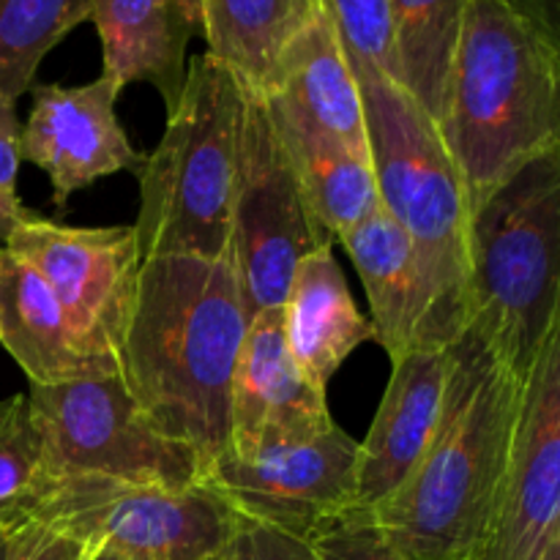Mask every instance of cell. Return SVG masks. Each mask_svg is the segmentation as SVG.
<instances>
[{
    "instance_id": "1",
    "label": "cell",
    "mask_w": 560,
    "mask_h": 560,
    "mask_svg": "<svg viewBox=\"0 0 560 560\" xmlns=\"http://www.w3.org/2000/svg\"><path fill=\"white\" fill-rule=\"evenodd\" d=\"M246 326L228 257L142 260L118 375L151 424L191 448L202 468L228 446L230 383Z\"/></svg>"
},
{
    "instance_id": "2",
    "label": "cell",
    "mask_w": 560,
    "mask_h": 560,
    "mask_svg": "<svg viewBox=\"0 0 560 560\" xmlns=\"http://www.w3.org/2000/svg\"><path fill=\"white\" fill-rule=\"evenodd\" d=\"M438 131L470 211L520 167L558 151V11L525 0H470Z\"/></svg>"
},
{
    "instance_id": "3",
    "label": "cell",
    "mask_w": 560,
    "mask_h": 560,
    "mask_svg": "<svg viewBox=\"0 0 560 560\" xmlns=\"http://www.w3.org/2000/svg\"><path fill=\"white\" fill-rule=\"evenodd\" d=\"M525 377L476 331L448 345L443 410L419 468L370 517L410 560H476L523 410Z\"/></svg>"
},
{
    "instance_id": "4",
    "label": "cell",
    "mask_w": 560,
    "mask_h": 560,
    "mask_svg": "<svg viewBox=\"0 0 560 560\" xmlns=\"http://www.w3.org/2000/svg\"><path fill=\"white\" fill-rule=\"evenodd\" d=\"M381 206L405 230L430 293V342L443 350L468 317L470 202L438 124L399 82L353 71Z\"/></svg>"
},
{
    "instance_id": "5",
    "label": "cell",
    "mask_w": 560,
    "mask_h": 560,
    "mask_svg": "<svg viewBox=\"0 0 560 560\" xmlns=\"http://www.w3.org/2000/svg\"><path fill=\"white\" fill-rule=\"evenodd\" d=\"M560 148L470 211L465 328L520 377L560 328Z\"/></svg>"
},
{
    "instance_id": "6",
    "label": "cell",
    "mask_w": 560,
    "mask_h": 560,
    "mask_svg": "<svg viewBox=\"0 0 560 560\" xmlns=\"http://www.w3.org/2000/svg\"><path fill=\"white\" fill-rule=\"evenodd\" d=\"M241 109L244 85L238 77L208 52L195 55L162 140L135 173L140 211L131 228L142 260L228 257Z\"/></svg>"
},
{
    "instance_id": "7",
    "label": "cell",
    "mask_w": 560,
    "mask_h": 560,
    "mask_svg": "<svg viewBox=\"0 0 560 560\" xmlns=\"http://www.w3.org/2000/svg\"><path fill=\"white\" fill-rule=\"evenodd\" d=\"M55 479H102L142 487H191L202 463L151 424L120 375L33 386L25 394Z\"/></svg>"
},
{
    "instance_id": "8",
    "label": "cell",
    "mask_w": 560,
    "mask_h": 560,
    "mask_svg": "<svg viewBox=\"0 0 560 560\" xmlns=\"http://www.w3.org/2000/svg\"><path fill=\"white\" fill-rule=\"evenodd\" d=\"M323 246L334 241L306 200L266 96L244 85L228 262L249 317L279 310L299 262Z\"/></svg>"
},
{
    "instance_id": "9",
    "label": "cell",
    "mask_w": 560,
    "mask_h": 560,
    "mask_svg": "<svg viewBox=\"0 0 560 560\" xmlns=\"http://www.w3.org/2000/svg\"><path fill=\"white\" fill-rule=\"evenodd\" d=\"M3 246L36 268L93 370L115 375L142 266L135 228H69L33 213Z\"/></svg>"
},
{
    "instance_id": "10",
    "label": "cell",
    "mask_w": 560,
    "mask_h": 560,
    "mask_svg": "<svg viewBox=\"0 0 560 560\" xmlns=\"http://www.w3.org/2000/svg\"><path fill=\"white\" fill-rule=\"evenodd\" d=\"M36 523L137 560H228L235 517L200 481L180 490L58 479Z\"/></svg>"
},
{
    "instance_id": "11",
    "label": "cell",
    "mask_w": 560,
    "mask_h": 560,
    "mask_svg": "<svg viewBox=\"0 0 560 560\" xmlns=\"http://www.w3.org/2000/svg\"><path fill=\"white\" fill-rule=\"evenodd\" d=\"M355 457L359 441L334 424L304 443L228 446L202 468L200 485L235 517L312 541L361 509Z\"/></svg>"
},
{
    "instance_id": "12",
    "label": "cell",
    "mask_w": 560,
    "mask_h": 560,
    "mask_svg": "<svg viewBox=\"0 0 560 560\" xmlns=\"http://www.w3.org/2000/svg\"><path fill=\"white\" fill-rule=\"evenodd\" d=\"M560 539V328L525 377L523 410L476 560H541Z\"/></svg>"
},
{
    "instance_id": "13",
    "label": "cell",
    "mask_w": 560,
    "mask_h": 560,
    "mask_svg": "<svg viewBox=\"0 0 560 560\" xmlns=\"http://www.w3.org/2000/svg\"><path fill=\"white\" fill-rule=\"evenodd\" d=\"M33 104L20 131L22 162L44 170L52 202L66 208L74 191L115 173H137L142 153L126 137L115 102L120 88L107 77L88 85H33Z\"/></svg>"
},
{
    "instance_id": "14",
    "label": "cell",
    "mask_w": 560,
    "mask_h": 560,
    "mask_svg": "<svg viewBox=\"0 0 560 560\" xmlns=\"http://www.w3.org/2000/svg\"><path fill=\"white\" fill-rule=\"evenodd\" d=\"M334 424L326 392L306 381L290 353L282 306L252 315L230 383L228 446L304 443Z\"/></svg>"
},
{
    "instance_id": "15",
    "label": "cell",
    "mask_w": 560,
    "mask_h": 560,
    "mask_svg": "<svg viewBox=\"0 0 560 560\" xmlns=\"http://www.w3.org/2000/svg\"><path fill=\"white\" fill-rule=\"evenodd\" d=\"M446 381L448 348L410 350L392 361V381L355 457V490L364 512L388 501L419 468L441 421Z\"/></svg>"
},
{
    "instance_id": "16",
    "label": "cell",
    "mask_w": 560,
    "mask_h": 560,
    "mask_svg": "<svg viewBox=\"0 0 560 560\" xmlns=\"http://www.w3.org/2000/svg\"><path fill=\"white\" fill-rule=\"evenodd\" d=\"M91 22L102 42V77L120 91L148 82L170 113L184 91L189 42L200 33L197 0H93Z\"/></svg>"
},
{
    "instance_id": "17",
    "label": "cell",
    "mask_w": 560,
    "mask_h": 560,
    "mask_svg": "<svg viewBox=\"0 0 560 560\" xmlns=\"http://www.w3.org/2000/svg\"><path fill=\"white\" fill-rule=\"evenodd\" d=\"M348 249L372 310L375 342L388 359H402L410 350H432L427 293L419 257L405 230L377 202L353 230L339 238Z\"/></svg>"
},
{
    "instance_id": "18",
    "label": "cell",
    "mask_w": 560,
    "mask_h": 560,
    "mask_svg": "<svg viewBox=\"0 0 560 560\" xmlns=\"http://www.w3.org/2000/svg\"><path fill=\"white\" fill-rule=\"evenodd\" d=\"M282 323L295 364L320 392L355 348L375 342V326L355 306L331 246L299 262L282 301Z\"/></svg>"
},
{
    "instance_id": "19",
    "label": "cell",
    "mask_w": 560,
    "mask_h": 560,
    "mask_svg": "<svg viewBox=\"0 0 560 560\" xmlns=\"http://www.w3.org/2000/svg\"><path fill=\"white\" fill-rule=\"evenodd\" d=\"M260 93L293 109L334 140L370 156L359 85L323 9H317L288 44L266 91Z\"/></svg>"
},
{
    "instance_id": "20",
    "label": "cell",
    "mask_w": 560,
    "mask_h": 560,
    "mask_svg": "<svg viewBox=\"0 0 560 560\" xmlns=\"http://www.w3.org/2000/svg\"><path fill=\"white\" fill-rule=\"evenodd\" d=\"M0 345L33 386L98 375L31 262L0 246Z\"/></svg>"
},
{
    "instance_id": "21",
    "label": "cell",
    "mask_w": 560,
    "mask_h": 560,
    "mask_svg": "<svg viewBox=\"0 0 560 560\" xmlns=\"http://www.w3.org/2000/svg\"><path fill=\"white\" fill-rule=\"evenodd\" d=\"M266 104L317 222L339 244L381 202L370 156L315 129L273 98L266 96Z\"/></svg>"
},
{
    "instance_id": "22",
    "label": "cell",
    "mask_w": 560,
    "mask_h": 560,
    "mask_svg": "<svg viewBox=\"0 0 560 560\" xmlns=\"http://www.w3.org/2000/svg\"><path fill=\"white\" fill-rule=\"evenodd\" d=\"M206 52L246 88L266 91L279 58L320 9L317 0H197Z\"/></svg>"
},
{
    "instance_id": "23",
    "label": "cell",
    "mask_w": 560,
    "mask_h": 560,
    "mask_svg": "<svg viewBox=\"0 0 560 560\" xmlns=\"http://www.w3.org/2000/svg\"><path fill=\"white\" fill-rule=\"evenodd\" d=\"M470 0H388L402 85L432 120H441L454 55Z\"/></svg>"
},
{
    "instance_id": "24",
    "label": "cell",
    "mask_w": 560,
    "mask_h": 560,
    "mask_svg": "<svg viewBox=\"0 0 560 560\" xmlns=\"http://www.w3.org/2000/svg\"><path fill=\"white\" fill-rule=\"evenodd\" d=\"M93 0H0V98L31 93L42 60L82 22Z\"/></svg>"
},
{
    "instance_id": "25",
    "label": "cell",
    "mask_w": 560,
    "mask_h": 560,
    "mask_svg": "<svg viewBox=\"0 0 560 560\" xmlns=\"http://www.w3.org/2000/svg\"><path fill=\"white\" fill-rule=\"evenodd\" d=\"M55 485L27 397L0 399V528L36 523Z\"/></svg>"
},
{
    "instance_id": "26",
    "label": "cell",
    "mask_w": 560,
    "mask_h": 560,
    "mask_svg": "<svg viewBox=\"0 0 560 560\" xmlns=\"http://www.w3.org/2000/svg\"><path fill=\"white\" fill-rule=\"evenodd\" d=\"M317 3L337 31L350 71H375L402 85L388 0H317Z\"/></svg>"
},
{
    "instance_id": "27",
    "label": "cell",
    "mask_w": 560,
    "mask_h": 560,
    "mask_svg": "<svg viewBox=\"0 0 560 560\" xmlns=\"http://www.w3.org/2000/svg\"><path fill=\"white\" fill-rule=\"evenodd\" d=\"M310 545L315 560H410L381 534L364 509L328 525Z\"/></svg>"
},
{
    "instance_id": "28",
    "label": "cell",
    "mask_w": 560,
    "mask_h": 560,
    "mask_svg": "<svg viewBox=\"0 0 560 560\" xmlns=\"http://www.w3.org/2000/svg\"><path fill=\"white\" fill-rule=\"evenodd\" d=\"M228 560H315V552L306 539L268 528L255 520L235 517Z\"/></svg>"
},
{
    "instance_id": "29",
    "label": "cell",
    "mask_w": 560,
    "mask_h": 560,
    "mask_svg": "<svg viewBox=\"0 0 560 560\" xmlns=\"http://www.w3.org/2000/svg\"><path fill=\"white\" fill-rule=\"evenodd\" d=\"M88 547H91V541H82L77 536L63 534V530L36 523L16 560H82Z\"/></svg>"
},
{
    "instance_id": "30",
    "label": "cell",
    "mask_w": 560,
    "mask_h": 560,
    "mask_svg": "<svg viewBox=\"0 0 560 560\" xmlns=\"http://www.w3.org/2000/svg\"><path fill=\"white\" fill-rule=\"evenodd\" d=\"M20 118L16 104L0 98V197L11 202H22L16 195V175H20Z\"/></svg>"
},
{
    "instance_id": "31",
    "label": "cell",
    "mask_w": 560,
    "mask_h": 560,
    "mask_svg": "<svg viewBox=\"0 0 560 560\" xmlns=\"http://www.w3.org/2000/svg\"><path fill=\"white\" fill-rule=\"evenodd\" d=\"M33 213L36 211L25 208L22 202H11L5 200V197H0V246H3V241L9 238L11 230H14L20 222H25L27 217H33Z\"/></svg>"
},
{
    "instance_id": "32",
    "label": "cell",
    "mask_w": 560,
    "mask_h": 560,
    "mask_svg": "<svg viewBox=\"0 0 560 560\" xmlns=\"http://www.w3.org/2000/svg\"><path fill=\"white\" fill-rule=\"evenodd\" d=\"M33 525L36 523L20 525V528H11V530H3V534H0V560H16Z\"/></svg>"
},
{
    "instance_id": "33",
    "label": "cell",
    "mask_w": 560,
    "mask_h": 560,
    "mask_svg": "<svg viewBox=\"0 0 560 560\" xmlns=\"http://www.w3.org/2000/svg\"><path fill=\"white\" fill-rule=\"evenodd\" d=\"M82 560H137V558L126 556V552H120L118 547L102 545V541H91V547H88L85 558Z\"/></svg>"
},
{
    "instance_id": "34",
    "label": "cell",
    "mask_w": 560,
    "mask_h": 560,
    "mask_svg": "<svg viewBox=\"0 0 560 560\" xmlns=\"http://www.w3.org/2000/svg\"><path fill=\"white\" fill-rule=\"evenodd\" d=\"M541 560H560V539H556L550 547H547V552L541 556Z\"/></svg>"
},
{
    "instance_id": "35",
    "label": "cell",
    "mask_w": 560,
    "mask_h": 560,
    "mask_svg": "<svg viewBox=\"0 0 560 560\" xmlns=\"http://www.w3.org/2000/svg\"><path fill=\"white\" fill-rule=\"evenodd\" d=\"M525 3L539 5V9H547V11H558V0H525Z\"/></svg>"
},
{
    "instance_id": "36",
    "label": "cell",
    "mask_w": 560,
    "mask_h": 560,
    "mask_svg": "<svg viewBox=\"0 0 560 560\" xmlns=\"http://www.w3.org/2000/svg\"><path fill=\"white\" fill-rule=\"evenodd\" d=\"M3 530H11V528H0V534H3Z\"/></svg>"
},
{
    "instance_id": "37",
    "label": "cell",
    "mask_w": 560,
    "mask_h": 560,
    "mask_svg": "<svg viewBox=\"0 0 560 560\" xmlns=\"http://www.w3.org/2000/svg\"><path fill=\"white\" fill-rule=\"evenodd\" d=\"M317 5H320V3H317Z\"/></svg>"
}]
</instances>
